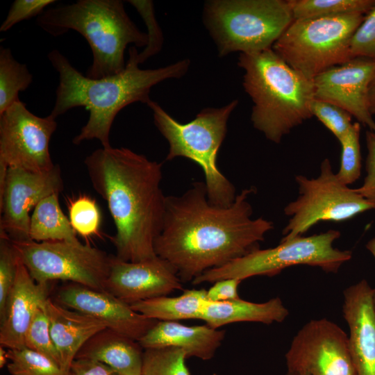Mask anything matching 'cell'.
Segmentation results:
<instances>
[{
    "instance_id": "cell-1",
    "label": "cell",
    "mask_w": 375,
    "mask_h": 375,
    "mask_svg": "<svg viewBox=\"0 0 375 375\" xmlns=\"http://www.w3.org/2000/svg\"><path fill=\"white\" fill-rule=\"evenodd\" d=\"M254 192V187L243 189L227 207L209 201L204 181L193 182L181 195L166 196L162 228L154 242L156 254L186 283L259 248L274 224L252 217L249 199Z\"/></svg>"
},
{
    "instance_id": "cell-2",
    "label": "cell",
    "mask_w": 375,
    "mask_h": 375,
    "mask_svg": "<svg viewBox=\"0 0 375 375\" xmlns=\"http://www.w3.org/2000/svg\"><path fill=\"white\" fill-rule=\"evenodd\" d=\"M84 163L94 190L106 201L116 227V257L139 262L157 256L166 196L161 189L162 163L126 147L100 148Z\"/></svg>"
},
{
    "instance_id": "cell-3",
    "label": "cell",
    "mask_w": 375,
    "mask_h": 375,
    "mask_svg": "<svg viewBox=\"0 0 375 375\" xmlns=\"http://www.w3.org/2000/svg\"><path fill=\"white\" fill-rule=\"evenodd\" d=\"M137 53L136 47H131L124 70L99 79L83 75L58 50L48 53L58 74L56 101L49 115L56 119L77 107H84L90 113L88 122L72 140L74 144L95 139L102 147H110V128L118 112L135 102L147 104L154 85L182 77L190 64L188 59H183L162 67L142 69L136 60Z\"/></svg>"
},
{
    "instance_id": "cell-4",
    "label": "cell",
    "mask_w": 375,
    "mask_h": 375,
    "mask_svg": "<svg viewBox=\"0 0 375 375\" xmlns=\"http://www.w3.org/2000/svg\"><path fill=\"white\" fill-rule=\"evenodd\" d=\"M243 87L251 97L253 126L269 141L280 143L293 128L312 117L313 80L286 63L272 48L240 53Z\"/></svg>"
},
{
    "instance_id": "cell-5",
    "label": "cell",
    "mask_w": 375,
    "mask_h": 375,
    "mask_svg": "<svg viewBox=\"0 0 375 375\" xmlns=\"http://www.w3.org/2000/svg\"><path fill=\"white\" fill-rule=\"evenodd\" d=\"M36 23L54 37L69 30L81 34L92 53L85 76L93 79L124 70V52L128 44L145 47L148 43V35L130 19L121 0H78L47 8L37 17Z\"/></svg>"
},
{
    "instance_id": "cell-6",
    "label": "cell",
    "mask_w": 375,
    "mask_h": 375,
    "mask_svg": "<svg viewBox=\"0 0 375 375\" xmlns=\"http://www.w3.org/2000/svg\"><path fill=\"white\" fill-rule=\"evenodd\" d=\"M238 104L235 99L220 108H203L185 124L173 118L157 102L151 100L147 104L155 126L168 142L166 160L183 157L197 163L204 174L209 201L222 207L231 206L237 195L234 185L218 168L217 159L229 117Z\"/></svg>"
},
{
    "instance_id": "cell-7",
    "label": "cell",
    "mask_w": 375,
    "mask_h": 375,
    "mask_svg": "<svg viewBox=\"0 0 375 375\" xmlns=\"http://www.w3.org/2000/svg\"><path fill=\"white\" fill-rule=\"evenodd\" d=\"M293 20L288 0H212L203 9L219 56L271 49Z\"/></svg>"
},
{
    "instance_id": "cell-8",
    "label": "cell",
    "mask_w": 375,
    "mask_h": 375,
    "mask_svg": "<svg viewBox=\"0 0 375 375\" xmlns=\"http://www.w3.org/2000/svg\"><path fill=\"white\" fill-rule=\"evenodd\" d=\"M340 235L338 230L330 229L309 236L281 239L275 247L258 248L222 267L208 269L192 283H215L230 278L242 281L256 276H274L285 268L301 265L317 267L327 273H337L352 257L351 251L333 247Z\"/></svg>"
},
{
    "instance_id": "cell-9",
    "label": "cell",
    "mask_w": 375,
    "mask_h": 375,
    "mask_svg": "<svg viewBox=\"0 0 375 375\" xmlns=\"http://www.w3.org/2000/svg\"><path fill=\"white\" fill-rule=\"evenodd\" d=\"M365 15L294 19L272 49L294 69L313 78L351 59L350 43Z\"/></svg>"
},
{
    "instance_id": "cell-10",
    "label": "cell",
    "mask_w": 375,
    "mask_h": 375,
    "mask_svg": "<svg viewBox=\"0 0 375 375\" xmlns=\"http://www.w3.org/2000/svg\"><path fill=\"white\" fill-rule=\"evenodd\" d=\"M294 180L299 195L284 208L289 220L282 231V239L302 235L321 222H344L375 210L374 203L340 181L328 158L321 162L317 177L300 174Z\"/></svg>"
},
{
    "instance_id": "cell-11",
    "label": "cell",
    "mask_w": 375,
    "mask_h": 375,
    "mask_svg": "<svg viewBox=\"0 0 375 375\" xmlns=\"http://www.w3.org/2000/svg\"><path fill=\"white\" fill-rule=\"evenodd\" d=\"M22 262L38 283L60 280L104 291L112 255L79 240H11Z\"/></svg>"
},
{
    "instance_id": "cell-12",
    "label": "cell",
    "mask_w": 375,
    "mask_h": 375,
    "mask_svg": "<svg viewBox=\"0 0 375 375\" xmlns=\"http://www.w3.org/2000/svg\"><path fill=\"white\" fill-rule=\"evenodd\" d=\"M57 122L38 117L19 101L0 114V179L9 167L44 172L53 169L49 142Z\"/></svg>"
},
{
    "instance_id": "cell-13",
    "label": "cell",
    "mask_w": 375,
    "mask_h": 375,
    "mask_svg": "<svg viewBox=\"0 0 375 375\" xmlns=\"http://www.w3.org/2000/svg\"><path fill=\"white\" fill-rule=\"evenodd\" d=\"M287 369L309 375H357L348 335L335 323L312 319L295 335L285 354Z\"/></svg>"
},
{
    "instance_id": "cell-14",
    "label": "cell",
    "mask_w": 375,
    "mask_h": 375,
    "mask_svg": "<svg viewBox=\"0 0 375 375\" xmlns=\"http://www.w3.org/2000/svg\"><path fill=\"white\" fill-rule=\"evenodd\" d=\"M64 188L58 165L44 172L9 167L0 179V233L11 240H29L30 211Z\"/></svg>"
},
{
    "instance_id": "cell-15",
    "label": "cell",
    "mask_w": 375,
    "mask_h": 375,
    "mask_svg": "<svg viewBox=\"0 0 375 375\" xmlns=\"http://www.w3.org/2000/svg\"><path fill=\"white\" fill-rule=\"evenodd\" d=\"M374 74V60L352 58L313 78L315 99L342 108L368 130L375 131V121L368 99L369 88Z\"/></svg>"
},
{
    "instance_id": "cell-16",
    "label": "cell",
    "mask_w": 375,
    "mask_h": 375,
    "mask_svg": "<svg viewBox=\"0 0 375 375\" xmlns=\"http://www.w3.org/2000/svg\"><path fill=\"white\" fill-rule=\"evenodd\" d=\"M53 301L103 323L110 330L139 341L158 320L146 317L114 295L81 284L60 286Z\"/></svg>"
},
{
    "instance_id": "cell-17",
    "label": "cell",
    "mask_w": 375,
    "mask_h": 375,
    "mask_svg": "<svg viewBox=\"0 0 375 375\" xmlns=\"http://www.w3.org/2000/svg\"><path fill=\"white\" fill-rule=\"evenodd\" d=\"M182 283L175 269L158 256L129 262L112 255L104 291L131 305L183 290Z\"/></svg>"
},
{
    "instance_id": "cell-18",
    "label": "cell",
    "mask_w": 375,
    "mask_h": 375,
    "mask_svg": "<svg viewBox=\"0 0 375 375\" xmlns=\"http://www.w3.org/2000/svg\"><path fill=\"white\" fill-rule=\"evenodd\" d=\"M343 317L349 326V347L357 375H375L374 288L362 279L343 292Z\"/></svg>"
},
{
    "instance_id": "cell-19",
    "label": "cell",
    "mask_w": 375,
    "mask_h": 375,
    "mask_svg": "<svg viewBox=\"0 0 375 375\" xmlns=\"http://www.w3.org/2000/svg\"><path fill=\"white\" fill-rule=\"evenodd\" d=\"M51 283H38L19 258L14 284L0 312V346L25 347L26 333L38 310L49 298Z\"/></svg>"
},
{
    "instance_id": "cell-20",
    "label": "cell",
    "mask_w": 375,
    "mask_h": 375,
    "mask_svg": "<svg viewBox=\"0 0 375 375\" xmlns=\"http://www.w3.org/2000/svg\"><path fill=\"white\" fill-rule=\"evenodd\" d=\"M224 330L207 324L187 326L175 321H158L138 342L144 349L175 347L183 349L187 358L211 359L221 346Z\"/></svg>"
},
{
    "instance_id": "cell-21",
    "label": "cell",
    "mask_w": 375,
    "mask_h": 375,
    "mask_svg": "<svg viewBox=\"0 0 375 375\" xmlns=\"http://www.w3.org/2000/svg\"><path fill=\"white\" fill-rule=\"evenodd\" d=\"M44 308L49 320L52 340L59 354L62 369L69 373L71 365L83 344L107 328L101 322L67 308L50 297Z\"/></svg>"
},
{
    "instance_id": "cell-22",
    "label": "cell",
    "mask_w": 375,
    "mask_h": 375,
    "mask_svg": "<svg viewBox=\"0 0 375 375\" xmlns=\"http://www.w3.org/2000/svg\"><path fill=\"white\" fill-rule=\"evenodd\" d=\"M144 349L138 341L106 328L90 338L75 359H90L111 367L116 375H142Z\"/></svg>"
},
{
    "instance_id": "cell-23",
    "label": "cell",
    "mask_w": 375,
    "mask_h": 375,
    "mask_svg": "<svg viewBox=\"0 0 375 375\" xmlns=\"http://www.w3.org/2000/svg\"><path fill=\"white\" fill-rule=\"evenodd\" d=\"M289 310L279 297L263 303H254L238 299L228 301L206 300L201 308L200 319L217 329L226 324L251 322L271 324L283 322Z\"/></svg>"
},
{
    "instance_id": "cell-24",
    "label": "cell",
    "mask_w": 375,
    "mask_h": 375,
    "mask_svg": "<svg viewBox=\"0 0 375 375\" xmlns=\"http://www.w3.org/2000/svg\"><path fill=\"white\" fill-rule=\"evenodd\" d=\"M207 290H185L174 297L162 296L131 305V308L146 317L158 321L200 319L201 308L206 300Z\"/></svg>"
},
{
    "instance_id": "cell-25",
    "label": "cell",
    "mask_w": 375,
    "mask_h": 375,
    "mask_svg": "<svg viewBox=\"0 0 375 375\" xmlns=\"http://www.w3.org/2000/svg\"><path fill=\"white\" fill-rule=\"evenodd\" d=\"M59 194H52L40 201L31 215L30 240L35 242L78 241L69 219L62 212Z\"/></svg>"
},
{
    "instance_id": "cell-26",
    "label": "cell",
    "mask_w": 375,
    "mask_h": 375,
    "mask_svg": "<svg viewBox=\"0 0 375 375\" xmlns=\"http://www.w3.org/2000/svg\"><path fill=\"white\" fill-rule=\"evenodd\" d=\"M33 75L25 64L19 62L10 49L0 47V114L20 101L19 93L31 84Z\"/></svg>"
},
{
    "instance_id": "cell-27",
    "label": "cell",
    "mask_w": 375,
    "mask_h": 375,
    "mask_svg": "<svg viewBox=\"0 0 375 375\" xmlns=\"http://www.w3.org/2000/svg\"><path fill=\"white\" fill-rule=\"evenodd\" d=\"M294 19L360 13L366 15L375 0H288Z\"/></svg>"
},
{
    "instance_id": "cell-28",
    "label": "cell",
    "mask_w": 375,
    "mask_h": 375,
    "mask_svg": "<svg viewBox=\"0 0 375 375\" xmlns=\"http://www.w3.org/2000/svg\"><path fill=\"white\" fill-rule=\"evenodd\" d=\"M11 375H69L47 356L27 347L7 349Z\"/></svg>"
},
{
    "instance_id": "cell-29",
    "label": "cell",
    "mask_w": 375,
    "mask_h": 375,
    "mask_svg": "<svg viewBox=\"0 0 375 375\" xmlns=\"http://www.w3.org/2000/svg\"><path fill=\"white\" fill-rule=\"evenodd\" d=\"M185 352L175 347L144 349L142 375H190Z\"/></svg>"
},
{
    "instance_id": "cell-30",
    "label": "cell",
    "mask_w": 375,
    "mask_h": 375,
    "mask_svg": "<svg viewBox=\"0 0 375 375\" xmlns=\"http://www.w3.org/2000/svg\"><path fill=\"white\" fill-rule=\"evenodd\" d=\"M361 124L356 122L339 142L341 145L340 168L336 175L347 185L355 183L361 174L360 135Z\"/></svg>"
},
{
    "instance_id": "cell-31",
    "label": "cell",
    "mask_w": 375,
    "mask_h": 375,
    "mask_svg": "<svg viewBox=\"0 0 375 375\" xmlns=\"http://www.w3.org/2000/svg\"><path fill=\"white\" fill-rule=\"evenodd\" d=\"M24 343L25 347L47 356L61 367L60 358L51 338L44 305L38 309L26 333Z\"/></svg>"
},
{
    "instance_id": "cell-32",
    "label": "cell",
    "mask_w": 375,
    "mask_h": 375,
    "mask_svg": "<svg viewBox=\"0 0 375 375\" xmlns=\"http://www.w3.org/2000/svg\"><path fill=\"white\" fill-rule=\"evenodd\" d=\"M69 221L76 233L83 237L97 234L101 223V214L94 200L81 196L69 206Z\"/></svg>"
},
{
    "instance_id": "cell-33",
    "label": "cell",
    "mask_w": 375,
    "mask_h": 375,
    "mask_svg": "<svg viewBox=\"0 0 375 375\" xmlns=\"http://www.w3.org/2000/svg\"><path fill=\"white\" fill-rule=\"evenodd\" d=\"M310 112L338 142L346 135L353 124L352 116L347 111L328 101L314 99L310 104Z\"/></svg>"
},
{
    "instance_id": "cell-34",
    "label": "cell",
    "mask_w": 375,
    "mask_h": 375,
    "mask_svg": "<svg viewBox=\"0 0 375 375\" xmlns=\"http://www.w3.org/2000/svg\"><path fill=\"white\" fill-rule=\"evenodd\" d=\"M138 12L148 30V43L140 53H137L136 60L140 65L157 54L163 44V35L155 16L153 3L150 0L127 1Z\"/></svg>"
},
{
    "instance_id": "cell-35",
    "label": "cell",
    "mask_w": 375,
    "mask_h": 375,
    "mask_svg": "<svg viewBox=\"0 0 375 375\" xmlns=\"http://www.w3.org/2000/svg\"><path fill=\"white\" fill-rule=\"evenodd\" d=\"M19 256L11 240L0 233V312L17 276Z\"/></svg>"
},
{
    "instance_id": "cell-36",
    "label": "cell",
    "mask_w": 375,
    "mask_h": 375,
    "mask_svg": "<svg viewBox=\"0 0 375 375\" xmlns=\"http://www.w3.org/2000/svg\"><path fill=\"white\" fill-rule=\"evenodd\" d=\"M352 58L375 60V6L367 12L353 33L350 43Z\"/></svg>"
},
{
    "instance_id": "cell-37",
    "label": "cell",
    "mask_w": 375,
    "mask_h": 375,
    "mask_svg": "<svg viewBox=\"0 0 375 375\" xmlns=\"http://www.w3.org/2000/svg\"><path fill=\"white\" fill-rule=\"evenodd\" d=\"M54 0H15L0 26V32H6L19 22L41 15Z\"/></svg>"
},
{
    "instance_id": "cell-38",
    "label": "cell",
    "mask_w": 375,
    "mask_h": 375,
    "mask_svg": "<svg viewBox=\"0 0 375 375\" xmlns=\"http://www.w3.org/2000/svg\"><path fill=\"white\" fill-rule=\"evenodd\" d=\"M365 142L367 149L366 176L362 185L355 188V190L365 199L375 203V131H366Z\"/></svg>"
},
{
    "instance_id": "cell-39",
    "label": "cell",
    "mask_w": 375,
    "mask_h": 375,
    "mask_svg": "<svg viewBox=\"0 0 375 375\" xmlns=\"http://www.w3.org/2000/svg\"><path fill=\"white\" fill-rule=\"evenodd\" d=\"M241 279L230 278L222 279L213 283L207 290V299L212 301H228L238 299V287Z\"/></svg>"
},
{
    "instance_id": "cell-40",
    "label": "cell",
    "mask_w": 375,
    "mask_h": 375,
    "mask_svg": "<svg viewBox=\"0 0 375 375\" xmlns=\"http://www.w3.org/2000/svg\"><path fill=\"white\" fill-rule=\"evenodd\" d=\"M69 375H116L107 365L90 359H75L70 367Z\"/></svg>"
},
{
    "instance_id": "cell-41",
    "label": "cell",
    "mask_w": 375,
    "mask_h": 375,
    "mask_svg": "<svg viewBox=\"0 0 375 375\" xmlns=\"http://www.w3.org/2000/svg\"><path fill=\"white\" fill-rule=\"evenodd\" d=\"M368 99L370 112L374 115H375V74L369 85Z\"/></svg>"
},
{
    "instance_id": "cell-42",
    "label": "cell",
    "mask_w": 375,
    "mask_h": 375,
    "mask_svg": "<svg viewBox=\"0 0 375 375\" xmlns=\"http://www.w3.org/2000/svg\"><path fill=\"white\" fill-rule=\"evenodd\" d=\"M8 350H6L4 347H0V367H3L8 364Z\"/></svg>"
},
{
    "instance_id": "cell-43",
    "label": "cell",
    "mask_w": 375,
    "mask_h": 375,
    "mask_svg": "<svg viewBox=\"0 0 375 375\" xmlns=\"http://www.w3.org/2000/svg\"><path fill=\"white\" fill-rule=\"evenodd\" d=\"M366 248L375 258V238H372L367 242ZM374 299L375 302V288H374Z\"/></svg>"
},
{
    "instance_id": "cell-44",
    "label": "cell",
    "mask_w": 375,
    "mask_h": 375,
    "mask_svg": "<svg viewBox=\"0 0 375 375\" xmlns=\"http://www.w3.org/2000/svg\"><path fill=\"white\" fill-rule=\"evenodd\" d=\"M286 375H309L307 372L297 370V369H287V373Z\"/></svg>"
}]
</instances>
